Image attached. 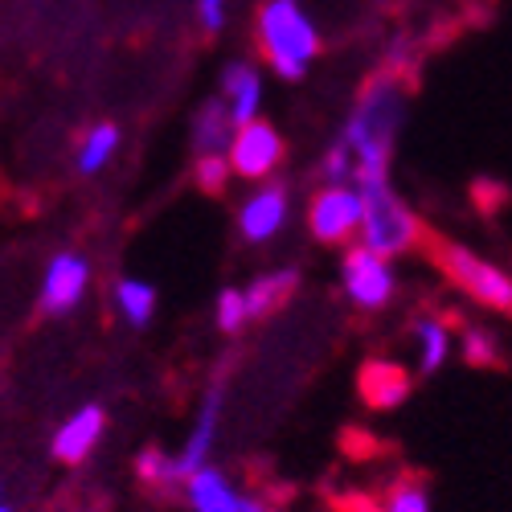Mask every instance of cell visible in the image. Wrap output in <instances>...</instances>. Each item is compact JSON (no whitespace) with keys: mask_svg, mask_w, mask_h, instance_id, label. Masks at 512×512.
<instances>
[{"mask_svg":"<svg viewBox=\"0 0 512 512\" xmlns=\"http://www.w3.org/2000/svg\"><path fill=\"white\" fill-rule=\"evenodd\" d=\"M287 209H291V193H287L283 181L259 185V189H254V193L242 201V209H238V230H242V238H246L250 246L271 242V238L283 230V222H287Z\"/></svg>","mask_w":512,"mask_h":512,"instance_id":"9","label":"cell"},{"mask_svg":"<svg viewBox=\"0 0 512 512\" xmlns=\"http://www.w3.org/2000/svg\"><path fill=\"white\" fill-rule=\"evenodd\" d=\"M246 320H250L246 291H242V287H226V291L218 295V328H222V332H238Z\"/></svg>","mask_w":512,"mask_h":512,"instance_id":"22","label":"cell"},{"mask_svg":"<svg viewBox=\"0 0 512 512\" xmlns=\"http://www.w3.org/2000/svg\"><path fill=\"white\" fill-rule=\"evenodd\" d=\"M185 488H189L193 512H242V500H246V496H238V488L230 484L222 467H209V463L197 476H189Z\"/></svg>","mask_w":512,"mask_h":512,"instance_id":"15","label":"cell"},{"mask_svg":"<svg viewBox=\"0 0 512 512\" xmlns=\"http://www.w3.org/2000/svg\"><path fill=\"white\" fill-rule=\"evenodd\" d=\"M386 512H431V496L418 480H402L394 492H390V504Z\"/></svg>","mask_w":512,"mask_h":512,"instance_id":"24","label":"cell"},{"mask_svg":"<svg viewBox=\"0 0 512 512\" xmlns=\"http://www.w3.org/2000/svg\"><path fill=\"white\" fill-rule=\"evenodd\" d=\"M115 148H119V127L115 123H99V127H91L87 136H82V144H78V173H99V168L115 156Z\"/></svg>","mask_w":512,"mask_h":512,"instance_id":"19","label":"cell"},{"mask_svg":"<svg viewBox=\"0 0 512 512\" xmlns=\"http://www.w3.org/2000/svg\"><path fill=\"white\" fill-rule=\"evenodd\" d=\"M242 512H271L263 500H242Z\"/></svg>","mask_w":512,"mask_h":512,"instance_id":"27","label":"cell"},{"mask_svg":"<svg viewBox=\"0 0 512 512\" xmlns=\"http://www.w3.org/2000/svg\"><path fill=\"white\" fill-rule=\"evenodd\" d=\"M234 136H238V123H234L226 99H209V103L193 115V152H197V156L230 152Z\"/></svg>","mask_w":512,"mask_h":512,"instance_id":"13","label":"cell"},{"mask_svg":"<svg viewBox=\"0 0 512 512\" xmlns=\"http://www.w3.org/2000/svg\"><path fill=\"white\" fill-rule=\"evenodd\" d=\"M463 357H467V365H496L500 361L496 336L484 328H467L463 332Z\"/></svg>","mask_w":512,"mask_h":512,"instance_id":"23","label":"cell"},{"mask_svg":"<svg viewBox=\"0 0 512 512\" xmlns=\"http://www.w3.org/2000/svg\"><path fill=\"white\" fill-rule=\"evenodd\" d=\"M222 99L230 103V115L238 127L259 119V103H263V74L250 62H230L222 74Z\"/></svg>","mask_w":512,"mask_h":512,"instance_id":"12","label":"cell"},{"mask_svg":"<svg viewBox=\"0 0 512 512\" xmlns=\"http://www.w3.org/2000/svg\"><path fill=\"white\" fill-rule=\"evenodd\" d=\"M414 349H418V373L431 377L443 369V361L451 357V328L435 316H418L414 320Z\"/></svg>","mask_w":512,"mask_h":512,"instance_id":"17","label":"cell"},{"mask_svg":"<svg viewBox=\"0 0 512 512\" xmlns=\"http://www.w3.org/2000/svg\"><path fill=\"white\" fill-rule=\"evenodd\" d=\"M222 406H226V394L222 386H213L197 410V422H193V435L189 443L181 447V455L173 459V484H189V476H197L209 451H213V439H218V422H222Z\"/></svg>","mask_w":512,"mask_h":512,"instance_id":"10","label":"cell"},{"mask_svg":"<svg viewBox=\"0 0 512 512\" xmlns=\"http://www.w3.org/2000/svg\"><path fill=\"white\" fill-rule=\"evenodd\" d=\"M365 222V193L361 185H324L308 205V230L324 246L349 242L353 230L361 234Z\"/></svg>","mask_w":512,"mask_h":512,"instance_id":"5","label":"cell"},{"mask_svg":"<svg viewBox=\"0 0 512 512\" xmlns=\"http://www.w3.org/2000/svg\"><path fill=\"white\" fill-rule=\"evenodd\" d=\"M254 29L267 66L287 82H300L320 54V29L300 0H263Z\"/></svg>","mask_w":512,"mask_h":512,"instance_id":"2","label":"cell"},{"mask_svg":"<svg viewBox=\"0 0 512 512\" xmlns=\"http://www.w3.org/2000/svg\"><path fill=\"white\" fill-rule=\"evenodd\" d=\"M283 160V136L275 132V123L254 119L238 127V136L230 144V164L242 181H267Z\"/></svg>","mask_w":512,"mask_h":512,"instance_id":"7","label":"cell"},{"mask_svg":"<svg viewBox=\"0 0 512 512\" xmlns=\"http://www.w3.org/2000/svg\"><path fill=\"white\" fill-rule=\"evenodd\" d=\"M0 512H13V508H9V504H5V508H0Z\"/></svg>","mask_w":512,"mask_h":512,"instance_id":"28","label":"cell"},{"mask_svg":"<svg viewBox=\"0 0 512 512\" xmlns=\"http://www.w3.org/2000/svg\"><path fill=\"white\" fill-rule=\"evenodd\" d=\"M115 308L132 328H144L156 316V287L144 279H119L115 283Z\"/></svg>","mask_w":512,"mask_h":512,"instance_id":"18","label":"cell"},{"mask_svg":"<svg viewBox=\"0 0 512 512\" xmlns=\"http://www.w3.org/2000/svg\"><path fill=\"white\" fill-rule=\"evenodd\" d=\"M136 472H140V480H148V484H173V459L160 455L156 447H148V451H140V459H136Z\"/></svg>","mask_w":512,"mask_h":512,"instance_id":"25","label":"cell"},{"mask_svg":"<svg viewBox=\"0 0 512 512\" xmlns=\"http://www.w3.org/2000/svg\"><path fill=\"white\" fill-rule=\"evenodd\" d=\"M365 193V222H361V246L386 254V259H398V254L414 250L422 238L418 218L406 209V201L394 193L390 177L377 181H357Z\"/></svg>","mask_w":512,"mask_h":512,"instance_id":"3","label":"cell"},{"mask_svg":"<svg viewBox=\"0 0 512 512\" xmlns=\"http://www.w3.org/2000/svg\"><path fill=\"white\" fill-rule=\"evenodd\" d=\"M435 259H439L443 275H447L459 291L472 295L476 304L512 316V275H504L496 263L480 259V254H472V250L459 246V242H439V246H435Z\"/></svg>","mask_w":512,"mask_h":512,"instance_id":"4","label":"cell"},{"mask_svg":"<svg viewBox=\"0 0 512 512\" xmlns=\"http://www.w3.org/2000/svg\"><path fill=\"white\" fill-rule=\"evenodd\" d=\"M230 173H234L230 152H218V156H197V168H193L197 189H201V193H213V197H218V193L226 189Z\"/></svg>","mask_w":512,"mask_h":512,"instance_id":"21","label":"cell"},{"mask_svg":"<svg viewBox=\"0 0 512 512\" xmlns=\"http://www.w3.org/2000/svg\"><path fill=\"white\" fill-rule=\"evenodd\" d=\"M340 283H345V295L353 300V308L361 312H381L394 300V263L386 254H377L369 246H353L345 250V263H340Z\"/></svg>","mask_w":512,"mask_h":512,"instance_id":"6","label":"cell"},{"mask_svg":"<svg viewBox=\"0 0 512 512\" xmlns=\"http://www.w3.org/2000/svg\"><path fill=\"white\" fill-rule=\"evenodd\" d=\"M320 177H324V185H357V156H353V148L345 140H336L324 152Z\"/></svg>","mask_w":512,"mask_h":512,"instance_id":"20","label":"cell"},{"mask_svg":"<svg viewBox=\"0 0 512 512\" xmlns=\"http://www.w3.org/2000/svg\"><path fill=\"white\" fill-rule=\"evenodd\" d=\"M91 287V263L74 250H62L50 259L46 279H41V312L46 316H70Z\"/></svg>","mask_w":512,"mask_h":512,"instance_id":"8","label":"cell"},{"mask_svg":"<svg viewBox=\"0 0 512 512\" xmlns=\"http://www.w3.org/2000/svg\"><path fill=\"white\" fill-rule=\"evenodd\" d=\"M361 394L373 410H394L410 394V373L394 361H373L361 369Z\"/></svg>","mask_w":512,"mask_h":512,"instance_id":"14","label":"cell"},{"mask_svg":"<svg viewBox=\"0 0 512 512\" xmlns=\"http://www.w3.org/2000/svg\"><path fill=\"white\" fill-rule=\"evenodd\" d=\"M402 119H406V91L398 74H377L361 91L345 132H340V140L357 156V181L390 177V152H394Z\"/></svg>","mask_w":512,"mask_h":512,"instance_id":"1","label":"cell"},{"mask_svg":"<svg viewBox=\"0 0 512 512\" xmlns=\"http://www.w3.org/2000/svg\"><path fill=\"white\" fill-rule=\"evenodd\" d=\"M103 431H107V414H103V406H82V410H74L62 426H58V435H54V459H62V463H82L95 447H99V439H103Z\"/></svg>","mask_w":512,"mask_h":512,"instance_id":"11","label":"cell"},{"mask_svg":"<svg viewBox=\"0 0 512 512\" xmlns=\"http://www.w3.org/2000/svg\"><path fill=\"white\" fill-rule=\"evenodd\" d=\"M295 283H300V271H267L259 275L254 283H246V308H250V320H263L271 312H279L287 300H291V291Z\"/></svg>","mask_w":512,"mask_h":512,"instance_id":"16","label":"cell"},{"mask_svg":"<svg viewBox=\"0 0 512 512\" xmlns=\"http://www.w3.org/2000/svg\"><path fill=\"white\" fill-rule=\"evenodd\" d=\"M197 21L205 33H218L226 21V0H197Z\"/></svg>","mask_w":512,"mask_h":512,"instance_id":"26","label":"cell"}]
</instances>
